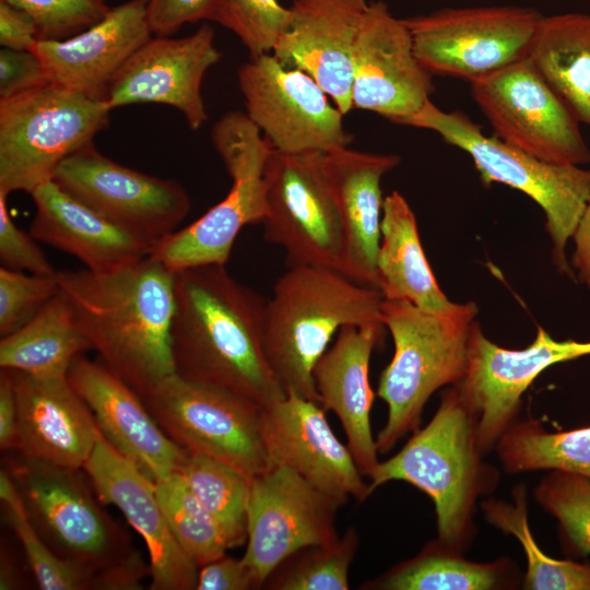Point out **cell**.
I'll list each match as a JSON object with an SVG mask.
<instances>
[{"mask_svg": "<svg viewBox=\"0 0 590 590\" xmlns=\"http://www.w3.org/2000/svg\"><path fill=\"white\" fill-rule=\"evenodd\" d=\"M155 489L176 542L198 568L226 554L229 545L221 527L179 473L156 481Z\"/></svg>", "mask_w": 590, "mask_h": 590, "instance_id": "37", "label": "cell"}, {"mask_svg": "<svg viewBox=\"0 0 590 590\" xmlns=\"http://www.w3.org/2000/svg\"><path fill=\"white\" fill-rule=\"evenodd\" d=\"M4 467L19 487L32 526L59 556L97 570L133 550L128 534L101 506L83 469L19 453L8 457Z\"/></svg>", "mask_w": 590, "mask_h": 590, "instance_id": "9", "label": "cell"}, {"mask_svg": "<svg viewBox=\"0 0 590 590\" xmlns=\"http://www.w3.org/2000/svg\"><path fill=\"white\" fill-rule=\"evenodd\" d=\"M477 312L472 302L451 314H434L408 300H382L381 318L394 353L377 387V396L388 406L387 422L376 437L378 452H388L418 428L436 390L465 377Z\"/></svg>", "mask_w": 590, "mask_h": 590, "instance_id": "5", "label": "cell"}, {"mask_svg": "<svg viewBox=\"0 0 590 590\" xmlns=\"http://www.w3.org/2000/svg\"><path fill=\"white\" fill-rule=\"evenodd\" d=\"M528 59L590 128V14L543 15Z\"/></svg>", "mask_w": 590, "mask_h": 590, "instance_id": "30", "label": "cell"}, {"mask_svg": "<svg viewBox=\"0 0 590 590\" xmlns=\"http://www.w3.org/2000/svg\"><path fill=\"white\" fill-rule=\"evenodd\" d=\"M536 502L558 523L565 548L575 556L590 554V480L574 473L550 471L534 491Z\"/></svg>", "mask_w": 590, "mask_h": 590, "instance_id": "39", "label": "cell"}, {"mask_svg": "<svg viewBox=\"0 0 590 590\" xmlns=\"http://www.w3.org/2000/svg\"><path fill=\"white\" fill-rule=\"evenodd\" d=\"M92 350L69 302L59 292L24 326L1 337V369L37 377L67 376L75 357Z\"/></svg>", "mask_w": 590, "mask_h": 590, "instance_id": "31", "label": "cell"}, {"mask_svg": "<svg viewBox=\"0 0 590 590\" xmlns=\"http://www.w3.org/2000/svg\"><path fill=\"white\" fill-rule=\"evenodd\" d=\"M323 155L272 149L264 169L263 237L285 250L288 267H323L346 276L345 233Z\"/></svg>", "mask_w": 590, "mask_h": 590, "instance_id": "11", "label": "cell"}, {"mask_svg": "<svg viewBox=\"0 0 590 590\" xmlns=\"http://www.w3.org/2000/svg\"><path fill=\"white\" fill-rule=\"evenodd\" d=\"M251 568L241 558L226 554L199 568L197 590L261 589Z\"/></svg>", "mask_w": 590, "mask_h": 590, "instance_id": "46", "label": "cell"}, {"mask_svg": "<svg viewBox=\"0 0 590 590\" xmlns=\"http://www.w3.org/2000/svg\"><path fill=\"white\" fill-rule=\"evenodd\" d=\"M266 304L225 266L176 272L170 330L175 373L261 408L283 399L286 393L264 353Z\"/></svg>", "mask_w": 590, "mask_h": 590, "instance_id": "1", "label": "cell"}, {"mask_svg": "<svg viewBox=\"0 0 590 590\" xmlns=\"http://www.w3.org/2000/svg\"><path fill=\"white\" fill-rule=\"evenodd\" d=\"M340 507L283 464L273 463L251 479L243 559L261 587L295 553L339 536L335 516Z\"/></svg>", "mask_w": 590, "mask_h": 590, "instance_id": "16", "label": "cell"}, {"mask_svg": "<svg viewBox=\"0 0 590 590\" xmlns=\"http://www.w3.org/2000/svg\"><path fill=\"white\" fill-rule=\"evenodd\" d=\"M141 399L165 434L185 450L225 462L249 479L273 465L260 429L262 408L253 401L176 373Z\"/></svg>", "mask_w": 590, "mask_h": 590, "instance_id": "10", "label": "cell"}, {"mask_svg": "<svg viewBox=\"0 0 590 590\" xmlns=\"http://www.w3.org/2000/svg\"><path fill=\"white\" fill-rule=\"evenodd\" d=\"M178 473L219 523L229 548L247 542L251 479L225 462L189 451Z\"/></svg>", "mask_w": 590, "mask_h": 590, "instance_id": "34", "label": "cell"}, {"mask_svg": "<svg viewBox=\"0 0 590 590\" xmlns=\"http://www.w3.org/2000/svg\"><path fill=\"white\" fill-rule=\"evenodd\" d=\"M469 83L502 141L550 163H590L580 122L528 58Z\"/></svg>", "mask_w": 590, "mask_h": 590, "instance_id": "13", "label": "cell"}, {"mask_svg": "<svg viewBox=\"0 0 590 590\" xmlns=\"http://www.w3.org/2000/svg\"><path fill=\"white\" fill-rule=\"evenodd\" d=\"M542 14L531 8H444L404 19L420 63L468 82L527 59Z\"/></svg>", "mask_w": 590, "mask_h": 590, "instance_id": "12", "label": "cell"}, {"mask_svg": "<svg viewBox=\"0 0 590 590\" xmlns=\"http://www.w3.org/2000/svg\"><path fill=\"white\" fill-rule=\"evenodd\" d=\"M352 62L353 109L374 111L394 123L417 111L434 90L408 26L382 1L369 2L364 13Z\"/></svg>", "mask_w": 590, "mask_h": 590, "instance_id": "18", "label": "cell"}, {"mask_svg": "<svg viewBox=\"0 0 590 590\" xmlns=\"http://www.w3.org/2000/svg\"><path fill=\"white\" fill-rule=\"evenodd\" d=\"M260 429L272 463L290 468L341 507L350 498L369 496L347 445L338 439L319 403L287 393L262 408Z\"/></svg>", "mask_w": 590, "mask_h": 590, "instance_id": "19", "label": "cell"}, {"mask_svg": "<svg viewBox=\"0 0 590 590\" xmlns=\"http://www.w3.org/2000/svg\"><path fill=\"white\" fill-rule=\"evenodd\" d=\"M214 37L208 23L186 37H152L117 74L105 102L110 109L143 103L168 105L184 115L190 129H200L209 119L201 83L221 59Z\"/></svg>", "mask_w": 590, "mask_h": 590, "instance_id": "20", "label": "cell"}, {"mask_svg": "<svg viewBox=\"0 0 590 590\" xmlns=\"http://www.w3.org/2000/svg\"><path fill=\"white\" fill-rule=\"evenodd\" d=\"M211 140L232 178L226 197L188 226L157 241L153 258L174 272L225 266L246 225L262 223L267 213L264 169L272 146L246 113H225Z\"/></svg>", "mask_w": 590, "mask_h": 590, "instance_id": "8", "label": "cell"}, {"mask_svg": "<svg viewBox=\"0 0 590 590\" xmlns=\"http://www.w3.org/2000/svg\"><path fill=\"white\" fill-rule=\"evenodd\" d=\"M110 107L47 83L0 99V192L31 193L52 180L59 164L107 128Z\"/></svg>", "mask_w": 590, "mask_h": 590, "instance_id": "7", "label": "cell"}, {"mask_svg": "<svg viewBox=\"0 0 590 590\" xmlns=\"http://www.w3.org/2000/svg\"><path fill=\"white\" fill-rule=\"evenodd\" d=\"M17 433V409L11 373H0V448L14 450Z\"/></svg>", "mask_w": 590, "mask_h": 590, "instance_id": "49", "label": "cell"}, {"mask_svg": "<svg viewBox=\"0 0 590 590\" xmlns=\"http://www.w3.org/2000/svg\"><path fill=\"white\" fill-rule=\"evenodd\" d=\"M518 577L508 559L471 562L439 540L415 557L398 564L362 589L378 590H494L514 588Z\"/></svg>", "mask_w": 590, "mask_h": 590, "instance_id": "32", "label": "cell"}, {"mask_svg": "<svg viewBox=\"0 0 590 590\" xmlns=\"http://www.w3.org/2000/svg\"><path fill=\"white\" fill-rule=\"evenodd\" d=\"M0 471V499L8 524L20 541L34 579L42 590H92L96 569L55 553L32 526L16 483Z\"/></svg>", "mask_w": 590, "mask_h": 590, "instance_id": "36", "label": "cell"}, {"mask_svg": "<svg viewBox=\"0 0 590 590\" xmlns=\"http://www.w3.org/2000/svg\"><path fill=\"white\" fill-rule=\"evenodd\" d=\"M570 266L577 280L590 292V199L573 235Z\"/></svg>", "mask_w": 590, "mask_h": 590, "instance_id": "50", "label": "cell"}, {"mask_svg": "<svg viewBox=\"0 0 590 590\" xmlns=\"http://www.w3.org/2000/svg\"><path fill=\"white\" fill-rule=\"evenodd\" d=\"M379 290L323 267L292 266L266 304L264 353L285 393L320 404L312 370L347 324L386 328ZM321 405V404H320Z\"/></svg>", "mask_w": 590, "mask_h": 590, "instance_id": "4", "label": "cell"}, {"mask_svg": "<svg viewBox=\"0 0 590 590\" xmlns=\"http://www.w3.org/2000/svg\"><path fill=\"white\" fill-rule=\"evenodd\" d=\"M586 355H590V341H556L541 327L528 347L505 349L489 341L477 323L468 373L455 386L476 416L482 453L494 449L516 423L523 393L543 370Z\"/></svg>", "mask_w": 590, "mask_h": 590, "instance_id": "17", "label": "cell"}, {"mask_svg": "<svg viewBox=\"0 0 590 590\" xmlns=\"http://www.w3.org/2000/svg\"><path fill=\"white\" fill-rule=\"evenodd\" d=\"M377 273L384 299L408 300L434 314H451L461 305L440 290L422 247L415 215L398 191L384 199Z\"/></svg>", "mask_w": 590, "mask_h": 590, "instance_id": "29", "label": "cell"}, {"mask_svg": "<svg viewBox=\"0 0 590 590\" xmlns=\"http://www.w3.org/2000/svg\"><path fill=\"white\" fill-rule=\"evenodd\" d=\"M175 273L149 256L111 272L56 274L76 323L101 362L140 397L175 374Z\"/></svg>", "mask_w": 590, "mask_h": 590, "instance_id": "2", "label": "cell"}, {"mask_svg": "<svg viewBox=\"0 0 590 590\" xmlns=\"http://www.w3.org/2000/svg\"><path fill=\"white\" fill-rule=\"evenodd\" d=\"M385 330L371 324L343 326L312 370L320 404L339 417L347 447L366 477L379 463L370 426L369 361L374 349L382 344Z\"/></svg>", "mask_w": 590, "mask_h": 590, "instance_id": "26", "label": "cell"}, {"mask_svg": "<svg viewBox=\"0 0 590 590\" xmlns=\"http://www.w3.org/2000/svg\"><path fill=\"white\" fill-rule=\"evenodd\" d=\"M97 497L117 507L146 544L152 590L197 589L199 568L176 542L158 502L155 482L99 435L83 467Z\"/></svg>", "mask_w": 590, "mask_h": 590, "instance_id": "22", "label": "cell"}, {"mask_svg": "<svg viewBox=\"0 0 590 590\" xmlns=\"http://www.w3.org/2000/svg\"><path fill=\"white\" fill-rule=\"evenodd\" d=\"M399 125L430 130L448 144L467 152L481 180L517 189L544 211L554 264L560 273L576 278L566 257V246L590 199V170L540 160L515 148L461 111H444L428 99Z\"/></svg>", "mask_w": 590, "mask_h": 590, "instance_id": "6", "label": "cell"}, {"mask_svg": "<svg viewBox=\"0 0 590 590\" xmlns=\"http://www.w3.org/2000/svg\"><path fill=\"white\" fill-rule=\"evenodd\" d=\"M9 371L17 409L14 451L50 464L83 469L101 432L68 377Z\"/></svg>", "mask_w": 590, "mask_h": 590, "instance_id": "23", "label": "cell"}, {"mask_svg": "<svg viewBox=\"0 0 590 590\" xmlns=\"http://www.w3.org/2000/svg\"><path fill=\"white\" fill-rule=\"evenodd\" d=\"M495 448L507 473L550 470L590 480V426L550 433L536 420L516 422Z\"/></svg>", "mask_w": 590, "mask_h": 590, "instance_id": "33", "label": "cell"}, {"mask_svg": "<svg viewBox=\"0 0 590 590\" xmlns=\"http://www.w3.org/2000/svg\"><path fill=\"white\" fill-rule=\"evenodd\" d=\"M396 154L341 146L324 152L323 167L335 196L346 240V276L379 290L377 256L382 215V176L398 166Z\"/></svg>", "mask_w": 590, "mask_h": 590, "instance_id": "28", "label": "cell"}, {"mask_svg": "<svg viewBox=\"0 0 590 590\" xmlns=\"http://www.w3.org/2000/svg\"><path fill=\"white\" fill-rule=\"evenodd\" d=\"M7 194L0 192V260L2 267L27 271L32 274L55 276L51 266L36 239L13 222L7 204Z\"/></svg>", "mask_w": 590, "mask_h": 590, "instance_id": "43", "label": "cell"}, {"mask_svg": "<svg viewBox=\"0 0 590 590\" xmlns=\"http://www.w3.org/2000/svg\"><path fill=\"white\" fill-rule=\"evenodd\" d=\"M215 0H148L146 16L155 36H170L184 24L211 20Z\"/></svg>", "mask_w": 590, "mask_h": 590, "instance_id": "45", "label": "cell"}, {"mask_svg": "<svg viewBox=\"0 0 590 590\" xmlns=\"http://www.w3.org/2000/svg\"><path fill=\"white\" fill-rule=\"evenodd\" d=\"M151 576L146 564L137 550L95 571L92 590H139L141 580Z\"/></svg>", "mask_w": 590, "mask_h": 590, "instance_id": "47", "label": "cell"}, {"mask_svg": "<svg viewBox=\"0 0 590 590\" xmlns=\"http://www.w3.org/2000/svg\"><path fill=\"white\" fill-rule=\"evenodd\" d=\"M52 180L152 247L177 231L191 206L178 181L123 166L93 142L64 158Z\"/></svg>", "mask_w": 590, "mask_h": 590, "instance_id": "14", "label": "cell"}, {"mask_svg": "<svg viewBox=\"0 0 590 590\" xmlns=\"http://www.w3.org/2000/svg\"><path fill=\"white\" fill-rule=\"evenodd\" d=\"M148 0L109 8L91 27L64 39H38L32 51L50 83L105 99L108 87L128 60L152 38Z\"/></svg>", "mask_w": 590, "mask_h": 590, "instance_id": "24", "label": "cell"}, {"mask_svg": "<svg viewBox=\"0 0 590 590\" xmlns=\"http://www.w3.org/2000/svg\"><path fill=\"white\" fill-rule=\"evenodd\" d=\"M36 23L38 39L71 37L101 21L109 8L104 0H4Z\"/></svg>", "mask_w": 590, "mask_h": 590, "instance_id": "42", "label": "cell"}, {"mask_svg": "<svg viewBox=\"0 0 590 590\" xmlns=\"http://www.w3.org/2000/svg\"><path fill=\"white\" fill-rule=\"evenodd\" d=\"M30 194L36 206L30 234L74 256L90 271H116L151 255L152 245L81 202L54 180Z\"/></svg>", "mask_w": 590, "mask_h": 590, "instance_id": "27", "label": "cell"}, {"mask_svg": "<svg viewBox=\"0 0 590 590\" xmlns=\"http://www.w3.org/2000/svg\"><path fill=\"white\" fill-rule=\"evenodd\" d=\"M38 40L34 20L24 11L0 0V44L3 48L31 50Z\"/></svg>", "mask_w": 590, "mask_h": 590, "instance_id": "48", "label": "cell"}, {"mask_svg": "<svg viewBox=\"0 0 590 590\" xmlns=\"http://www.w3.org/2000/svg\"><path fill=\"white\" fill-rule=\"evenodd\" d=\"M49 83L40 59L32 50H0V99L11 98Z\"/></svg>", "mask_w": 590, "mask_h": 590, "instance_id": "44", "label": "cell"}, {"mask_svg": "<svg viewBox=\"0 0 590 590\" xmlns=\"http://www.w3.org/2000/svg\"><path fill=\"white\" fill-rule=\"evenodd\" d=\"M237 79L246 114L273 150L327 152L352 142L342 122L344 115L305 71L264 54L241 64Z\"/></svg>", "mask_w": 590, "mask_h": 590, "instance_id": "15", "label": "cell"}, {"mask_svg": "<svg viewBox=\"0 0 590 590\" xmlns=\"http://www.w3.org/2000/svg\"><path fill=\"white\" fill-rule=\"evenodd\" d=\"M55 276L0 268V335L28 322L58 292Z\"/></svg>", "mask_w": 590, "mask_h": 590, "instance_id": "41", "label": "cell"}, {"mask_svg": "<svg viewBox=\"0 0 590 590\" xmlns=\"http://www.w3.org/2000/svg\"><path fill=\"white\" fill-rule=\"evenodd\" d=\"M67 377L119 455L153 482L179 472L187 450L165 434L127 382L102 362L83 355L74 358Z\"/></svg>", "mask_w": 590, "mask_h": 590, "instance_id": "21", "label": "cell"}, {"mask_svg": "<svg viewBox=\"0 0 590 590\" xmlns=\"http://www.w3.org/2000/svg\"><path fill=\"white\" fill-rule=\"evenodd\" d=\"M13 555L8 552L7 547L1 548L0 559V589H21L24 588L23 575L14 560Z\"/></svg>", "mask_w": 590, "mask_h": 590, "instance_id": "51", "label": "cell"}, {"mask_svg": "<svg viewBox=\"0 0 590 590\" xmlns=\"http://www.w3.org/2000/svg\"><path fill=\"white\" fill-rule=\"evenodd\" d=\"M514 503L486 499L481 503L486 520L522 545L527 571L522 586L528 590H590V565L547 556L530 530L527 489L520 484L512 489Z\"/></svg>", "mask_w": 590, "mask_h": 590, "instance_id": "35", "label": "cell"}, {"mask_svg": "<svg viewBox=\"0 0 590 590\" xmlns=\"http://www.w3.org/2000/svg\"><path fill=\"white\" fill-rule=\"evenodd\" d=\"M476 416L458 388H449L439 406L399 452L377 464L368 476L369 495L390 481H403L434 503L438 539L462 553L474 535L476 500L494 491L498 471L483 461Z\"/></svg>", "mask_w": 590, "mask_h": 590, "instance_id": "3", "label": "cell"}, {"mask_svg": "<svg viewBox=\"0 0 590 590\" xmlns=\"http://www.w3.org/2000/svg\"><path fill=\"white\" fill-rule=\"evenodd\" d=\"M210 21L233 32L257 57L273 51L290 27L292 11L279 0H215Z\"/></svg>", "mask_w": 590, "mask_h": 590, "instance_id": "40", "label": "cell"}, {"mask_svg": "<svg viewBox=\"0 0 590 590\" xmlns=\"http://www.w3.org/2000/svg\"><path fill=\"white\" fill-rule=\"evenodd\" d=\"M358 542L356 529L350 527L332 542L295 553L271 574L264 586L272 590H347Z\"/></svg>", "mask_w": 590, "mask_h": 590, "instance_id": "38", "label": "cell"}, {"mask_svg": "<svg viewBox=\"0 0 590 590\" xmlns=\"http://www.w3.org/2000/svg\"><path fill=\"white\" fill-rule=\"evenodd\" d=\"M368 0H294L292 21L272 54L309 74L346 115L352 106L353 47Z\"/></svg>", "mask_w": 590, "mask_h": 590, "instance_id": "25", "label": "cell"}]
</instances>
